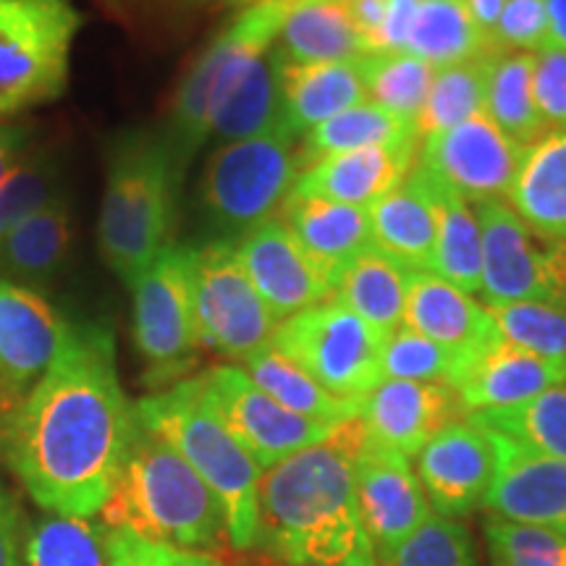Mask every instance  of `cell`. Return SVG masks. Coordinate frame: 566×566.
Returning a JSON list of instances; mask_svg holds the SVG:
<instances>
[{"label":"cell","instance_id":"6da1fadb","mask_svg":"<svg viewBox=\"0 0 566 566\" xmlns=\"http://www.w3.org/2000/svg\"><path fill=\"white\" fill-rule=\"evenodd\" d=\"M137 428L113 336L84 325L21 401L6 459L34 504L90 520L116 491Z\"/></svg>","mask_w":566,"mask_h":566},{"label":"cell","instance_id":"7a4b0ae2","mask_svg":"<svg viewBox=\"0 0 566 566\" xmlns=\"http://www.w3.org/2000/svg\"><path fill=\"white\" fill-rule=\"evenodd\" d=\"M363 415L260 478L258 541L283 566H378L357 504Z\"/></svg>","mask_w":566,"mask_h":566},{"label":"cell","instance_id":"3957f363","mask_svg":"<svg viewBox=\"0 0 566 566\" xmlns=\"http://www.w3.org/2000/svg\"><path fill=\"white\" fill-rule=\"evenodd\" d=\"M101 516L108 530H129L168 548L212 554L229 543L226 514L216 493L171 443L142 422Z\"/></svg>","mask_w":566,"mask_h":566},{"label":"cell","instance_id":"277c9868","mask_svg":"<svg viewBox=\"0 0 566 566\" xmlns=\"http://www.w3.org/2000/svg\"><path fill=\"white\" fill-rule=\"evenodd\" d=\"M134 412L147 430L179 451L184 462L221 501L229 546L252 548L258 541L263 470L216 415L205 394L202 375L145 396L134 405Z\"/></svg>","mask_w":566,"mask_h":566},{"label":"cell","instance_id":"5b68a950","mask_svg":"<svg viewBox=\"0 0 566 566\" xmlns=\"http://www.w3.org/2000/svg\"><path fill=\"white\" fill-rule=\"evenodd\" d=\"M181 176L166 139L150 132L126 134L113 147L97 221L103 260L134 286L171 242Z\"/></svg>","mask_w":566,"mask_h":566},{"label":"cell","instance_id":"8992f818","mask_svg":"<svg viewBox=\"0 0 566 566\" xmlns=\"http://www.w3.org/2000/svg\"><path fill=\"white\" fill-rule=\"evenodd\" d=\"M292 9L294 0H252L189 66L176 90L168 129L163 137L181 179L205 139L210 137L212 113L231 95L252 63L279 42L283 21Z\"/></svg>","mask_w":566,"mask_h":566},{"label":"cell","instance_id":"52a82bcc","mask_svg":"<svg viewBox=\"0 0 566 566\" xmlns=\"http://www.w3.org/2000/svg\"><path fill=\"white\" fill-rule=\"evenodd\" d=\"M294 142L296 137L279 124L260 137L221 145L210 155L200 181V210L216 239L237 244L279 216L300 176Z\"/></svg>","mask_w":566,"mask_h":566},{"label":"cell","instance_id":"ba28073f","mask_svg":"<svg viewBox=\"0 0 566 566\" xmlns=\"http://www.w3.org/2000/svg\"><path fill=\"white\" fill-rule=\"evenodd\" d=\"M80 30L74 0H0V116L63 95Z\"/></svg>","mask_w":566,"mask_h":566},{"label":"cell","instance_id":"9c48e42d","mask_svg":"<svg viewBox=\"0 0 566 566\" xmlns=\"http://www.w3.org/2000/svg\"><path fill=\"white\" fill-rule=\"evenodd\" d=\"M386 342L363 317L331 296L279 323L271 346L331 394L363 401L384 384Z\"/></svg>","mask_w":566,"mask_h":566},{"label":"cell","instance_id":"30bf717a","mask_svg":"<svg viewBox=\"0 0 566 566\" xmlns=\"http://www.w3.org/2000/svg\"><path fill=\"white\" fill-rule=\"evenodd\" d=\"M189 260L192 244H168L132 286L134 344L147 365V384L158 391L187 378L202 349Z\"/></svg>","mask_w":566,"mask_h":566},{"label":"cell","instance_id":"8fae6325","mask_svg":"<svg viewBox=\"0 0 566 566\" xmlns=\"http://www.w3.org/2000/svg\"><path fill=\"white\" fill-rule=\"evenodd\" d=\"M189 268L202 349L244 363L273 342L279 321L247 275L237 244L226 239L192 244Z\"/></svg>","mask_w":566,"mask_h":566},{"label":"cell","instance_id":"7c38bea8","mask_svg":"<svg viewBox=\"0 0 566 566\" xmlns=\"http://www.w3.org/2000/svg\"><path fill=\"white\" fill-rule=\"evenodd\" d=\"M472 210L483 233V302H562L566 242L530 229L504 200L472 202Z\"/></svg>","mask_w":566,"mask_h":566},{"label":"cell","instance_id":"4fadbf2b","mask_svg":"<svg viewBox=\"0 0 566 566\" xmlns=\"http://www.w3.org/2000/svg\"><path fill=\"white\" fill-rule=\"evenodd\" d=\"M202 384L216 415L263 472L296 451L325 441L336 428L289 412L239 365L212 367L202 373Z\"/></svg>","mask_w":566,"mask_h":566},{"label":"cell","instance_id":"5bb4252c","mask_svg":"<svg viewBox=\"0 0 566 566\" xmlns=\"http://www.w3.org/2000/svg\"><path fill=\"white\" fill-rule=\"evenodd\" d=\"M527 147L516 145L488 113L467 118L454 129L422 139L420 166L457 189L464 200L509 197Z\"/></svg>","mask_w":566,"mask_h":566},{"label":"cell","instance_id":"9a60e30c","mask_svg":"<svg viewBox=\"0 0 566 566\" xmlns=\"http://www.w3.org/2000/svg\"><path fill=\"white\" fill-rule=\"evenodd\" d=\"M417 478L430 506L443 520H464L491 493L499 449L493 436L472 422H457L422 446Z\"/></svg>","mask_w":566,"mask_h":566},{"label":"cell","instance_id":"2e32d148","mask_svg":"<svg viewBox=\"0 0 566 566\" xmlns=\"http://www.w3.org/2000/svg\"><path fill=\"white\" fill-rule=\"evenodd\" d=\"M357 504L375 562H384L430 520L428 495L405 454L370 441L357 459Z\"/></svg>","mask_w":566,"mask_h":566},{"label":"cell","instance_id":"e0dca14e","mask_svg":"<svg viewBox=\"0 0 566 566\" xmlns=\"http://www.w3.org/2000/svg\"><path fill=\"white\" fill-rule=\"evenodd\" d=\"M359 415L370 441L409 459L420 454L422 446L441 430L464 422L470 409L449 384L384 380L365 396Z\"/></svg>","mask_w":566,"mask_h":566},{"label":"cell","instance_id":"ac0fdd59","mask_svg":"<svg viewBox=\"0 0 566 566\" xmlns=\"http://www.w3.org/2000/svg\"><path fill=\"white\" fill-rule=\"evenodd\" d=\"M491 436L499 449V467L483 501L488 516L566 535V459L537 454L499 433Z\"/></svg>","mask_w":566,"mask_h":566},{"label":"cell","instance_id":"d6986e66","mask_svg":"<svg viewBox=\"0 0 566 566\" xmlns=\"http://www.w3.org/2000/svg\"><path fill=\"white\" fill-rule=\"evenodd\" d=\"M237 252L279 323L334 296L328 281L279 216L239 239Z\"/></svg>","mask_w":566,"mask_h":566},{"label":"cell","instance_id":"ffe728a7","mask_svg":"<svg viewBox=\"0 0 566 566\" xmlns=\"http://www.w3.org/2000/svg\"><path fill=\"white\" fill-rule=\"evenodd\" d=\"M558 384H566V367L535 357L504 336L454 354L449 378V386L457 388L470 412L522 405Z\"/></svg>","mask_w":566,"mask_h":566},{"label":"cell","instance_id":"44dd1931","mask_svg":"<svg viewBox=\"0 0 566 566\" xmlns=\"http://www.w3.org/2000/svg\"><path fill=\"white\" fill-rule=\"evenodd\" d=\"M71 328L40 292L0 275V378L30 394L66 346Z\"/></svg>","mask_w":566,"mask_h":566},{"label":"cell","instance_id":"7402d4cb","mask_svg":"<svg viewBox=\"0 0 566 566\" xmlns=\"http://www.w3.org/2000/svg\"><path fill=\"white\" fill-rule=\"evenodd\" d=\"M420 139L328 155L296 176L292 195L370 208L415 171Z\"/></svg>","mask_w":566,"mask_h":566},{"label":"cell","instance_id":"603a6c76","mask_svg":"<svg viewBox=\"0 0 566 566\" xmlns=\"http://www.w3.org/2000/svg\"><path fill=\"white\" fill-rule=\"evenodd\" d=\"M279 218L328 281L331 292H336V283L346 268L373 247L367 208L289 195Z\"/></svg>","mask_w":566,"mask_h":566},{"label":"cell","instance_id":"cb8c5ba5","mask_svg":"<svg viewBox=\"0 0 566 566\" xmlns=\"http://www.w3.org/2000/svg\"><path fill=\"white\" fill-rule=\"evenodd\" d=\"M373 247L415 273L433 271L438 208L430 174L417 163L394 192L380 197L370 208Z\"/></svg>","mask_w":566,"mask_h":566},{"label":"cell","instance_id":"d4e9b609","mask_svg":"<svg viewBox=\"0 0 566 566\" xmlns=\"http://www.w3.org/2000/svg\"><path fill=\"white\" fill-rule=\"evenodd\" d=\"M401 325L446 346L451 354H464L501 336L483 304L436 273H412Z\"/></svg>","mask_w":566,"mask_h":566},{"label":"cell","instance_id":"484cf974","mask_svg":"<svg viewBox=\"0 0 566 566\" xmlns=\"http://www.w3.org/2000/svg\"><path fill=\"white\" fill-rule=\"evenodd\" d=\"M363 61V59H359ZM289 63L281 74V126L302 137L367 101L363 63Z\"/></svg>","mask_w":566,"mask_h":566},{"label":"cell","instance_id":"4316f807","mask_svg":"<svg viewBox=\"0 0 566 566\" xmlns=\"http://www.w3.org/2000/svg\"><path fill=\"white\" fill-rule=\"evenodd\" d=\"M71 205L69 197L61 195L0 239V275L38 292L61 273L71 252Z\"/></svg>","mask_w":566,"mask_h":566},{"label":"cell","instance_id":"83f0119b","mask_svg":"<svg viewBox=\"0 0 566 566\" xmlns=\"http://www.w3.org/2000/svg\"><path fill=\"white\" fill-rule=\"evenodd\" d=\"M509 202L530 229L566 242V132H551L527 147Z\"/></svg>","mask_w":566,"mask_h":566},{"label":"cell","instance_id":"f1b7e54d","mask_svg":"<svg viewBox=\"0 0 566 566\" xmlns=\"http://www.w3.org/2000/svg\"><path fill=\"white\" fill-rule=\"evenodd\" d=\"M279 48L289 63H346L365 59V42L344 0H294Z\"/></svg>","mask_w":566,"mask_h":566},{"label":"cell","instance_id":"f546056e","mask_svg":"<svg viewBox=\"0 0 566 566\" xmlns=\"http://www.w3.org/2000/svg\"><path fill=\"white\" fill-rule=\"evenodd\" d=\"M415 271L399 265L380 250H365L336 283L334 300L357 313L384 338H391L405 323L409 279Z\"/></svg>","mask_w":566,"mask_h":566},{"label":"cell","instance_id":"4dcf8cb0","mask_svg":"<svg viewBox=\"0 0 566 566\" xmlns=\"http://www.w3.org/2000/svg\"><path fill=\"white\" fill-rule=\"evenodd\" d=\"M286 66L279 42L252 63L231 95L218 105L210 137L221 145L260 137L281 124V74Z\"/></svg>","mask_w":566,"mask_h":566},{"label":"cell","instance_id":"1f68e13d","mask_svg":"<svg viewBox=\"0 0 566 566\" xmlns=\"http://www.w3.org/2000/svg\"><path fill=\"white\" fill-rule=\"evenodd\" d=\"M405 53L430 63L433 69L504 55L475 24L464 0H420Z\"/></svg>","mask_w":566,"mask_h":566},{"label":"cell","instance_id":"d6a6232c","mask_svg":"<svg viewBox=\"0 0 566 566\" xmlns=\"http://www.w3.org/2000/svg\"><path fill=\"white\" fill-rule=\"evenodd\" d=\"M239 367L281 407L310 417V420L338 424L363 412V401L342 399V396L331 394L328 388L317 384L313 375L304 373L300 365L292 363L286 354H281L271 344L250 354L244 363H239Z\"/></svg>","mask_w":566,"mask_h":566},{"label":"cell","instance_id":"836d02e7","mask_svg":"<svg viewBox=\"0 0 566 566\" xmlns=\"http://www.w3.org/2000/svg\"><path fill=\"white\" fill-rule=\"evenodd\" d=\"M428 171V168H424ZM430 174V171H428ZM436 208H438V239L433 271L462 289L464 294H480L483 286V233L472 202H467L457 189L430 174Z\"/></svg>","mask_w":566,"mask_h":566},{"label":"cell","instance_id":"e575fe53","mask_svg":"<svg viewBox=\"0 0 566 566\" xmlns=\"http://www.w3.org/2000/svg\"><path fill=\"white\" fill-rule=\"evenodd\" d=\"M409 139H420L415 122L394 116L391 111L380 108L375 103H363L357 108L342 113V116L328 118V122L304 132L300 137V147H296V166H300L302 174L304 168H310L321 158H328V155Z\"/></svg>","mask_w":566,"mask_h":566},{"label":"cell","instance_id":"d590c367","mask_svg":"<svg viewBox=\"0 0 566 566\" xmlns=\"http://www.w3.org/2000/svg\"><path fill=\"white\" fill-rule=\"evenodd\" d=\"M485 113L522 147H533L551 134L535 103V53L512 51L493 61Z\"/></svg>","mask_w":566,"mask_h":566},{"label":"cell","instance_id":"8d00e7d4","mask_svg":"<svg viewBox=\"0 0 566 566\" xmlns=\"http://www.w3.org/2000/svg\"><path fill=\"white\" fill-rule=\"evenodd\" d=\"M467 422L527 446L537 454L566 459V384L548 388L522 405L470 412Z\"/></svg>","mask_w":566,"mask_h":566},{"label":"cell","instance_id":"74e56055","mask_svg":"<svg viewBox=\"0 0 566 566\" xmlns=\"http://www.w3.org/2000/svg\"><path fill=\"white\" fill-rule=\"evenodd\" d=\"M493 61L495 59H478L436 71L420 116H417L420 139L454 129L467 118L485 113Z\"/></svg>","mask_w":566,"mask_h":566},{"label":"cell","instance_id":"f35d334b","mask_svg":"<svg viewBox=\"0 0 566 566\" xmlns=\"http://www.w3.org/2000/svg\"><path fill=\"white\" fill-rule=\"evenodd\" d=\"M367 97L394 116L417 124L433 82V66L409 53H373L363 61Z\"/></svg>","mask_w":566,"mask_h":566},{"label":"cell","instance_id":"ab89813d","mask_svg":"<svg viewBox=\"0 0 566 566\" xmlns=\"http://www.w3.org/2000/svg\"><path fill=\"white\" fill-rule=\"evenodd\" d=\"M27 566H108V527L53 514L27 543Z\"/></svg>","mask_w":566,"mask_h":566},{"label":"cell","instance_id":"60d3db41","mask_svg":"<svg viewBox=\"0 0 566 566\" xmlns=\"http://www.w3.org/2000/svg\"><path fill=\"white\" fill-rule=\"evenodd\" d=\"M485 310L509 344L566 367V302L485 304Z\"/></svg>","mask_w":566,"mask_h":566},{"label":"cell","instance_id":"b9f144b4","mask_svg":"<svg viewBox=\"0 0 566 566\" xmlns=\"http://www.w3.org/2000/svg\"><path fill=\"white\" fill-rule=\"evenodd\" d=\"M61 189V160L53 153L38 150L27 160H19V166L0 184V239L59 200Z\"/></svg>","mask_w":566,"mask_h":566},{"label":"cell","instance_id":"7bdbcfd3","mask_svg":"<svg viewBox=\"0 0 566 566\" xmlns=\"http://www.w3.org/2000/svg\"><path fill=\"white\" fill-rule=\"evenodd\" d=\"M483 530L491 566H566L564 533L495 516H488Z\"/></svg>","mask_w":566,"mask_h":566},{"label":"cell","instance_id":"ee69618b","mask_svg":"<svg viewBox=\"0 0 566 566\" xmlns=\"http://www.w3.org/2000/svg\"><path fill=\"white\" fill-rule=\"evenodd\" d=\"M378 566H478V551L464 525L430 516Z\"/></svg>","mask_w":566,"mask_h":566},{"label":"cell","instance_id":"f6af8a7d","mask_svg":"<svg viewBox=\"0 0 566 566\" xmlns=\"http://www.w3.org/2000/svg\"><path fill=\"white\" fill-rule=\"evenodd\" d=\"M454 354L428 336L401 325L384 346V380L449 384Z\"/></svg>","mask_w":566,"mask_h":566},{"label":"cell","instance_id":"bcb514c9","mask_svg":"<svg viewBox=\"0 0 566 566\" xmlns=\"http://www.w3.org/2000/svg\"><path fill=\"white\" fill-rule=\"evenodd\" d=\"M548 38L551 27L546 0H506L493 32V42L499 53H537L543 45H548Z\"/></svg>","mask_w":566,"mask_h":566},{"label":"cell","instance_id":"7dc6e473","mask_svg":"<svg viewBox=\"0 0 566 566\" xmlns=\"http://www.w3.org/2000/svg\"><path fill=\"white\" fill-rule=\"evenodd\" d=\"M108 566H223L216 554L158 546L129 530H108Z\"/></svg>","mask_w":566,"mask_h":566},{"label":"cell","instance_id":"c3c4849f","mask_svg":"<svg viewBox=\"0 0 566 566\" xmlns=\"http://www.w3.org/2000/svg\"><path fill=\"white\" fill-rule=\"evenodd\" d=\"M535 103L548 132H566V48L548 42L535 53Z\"/></svg>","mask_w":566,"mask_h":566},{"label":"cell","instance_id":"681fc988","mask_svg":"<svg viewBox=\"0 0 566 566\" xmlns=\"http://www.w3.org/2000/svg\"><path fill=\"white\" fill-rule=\"evenodd\" d=\"M417 11H420V0H391L375 53H405Z\"/></svg>","mask_w":566,"mask_h":566},{"label":"cell","instance_id":"f907efd6","mask_svg":"<svg viewBox=\"0 0 566 566\" xmlns=\"http://www.w3.org/2000/svg\"><path fill=\"white\" fill-rule=\"evenodd\" d=\"M0 566L21 564V514L13 495L0 485Z\"/></svg>","mask_w":566,"mask_h":566},{"label":"cell","instance_id":"816d5d0a","mask_svg":"<svg viewBox=\"0 0 566 566\" xmlns=\"http://www.w3.org/2000/svg\"><path fill=\"white\" fill-rule=\"evenodd\" d=\"M344 3L346 9H349V17L354 21V27H357L359 38L365 42L367 55H373L391 0H344Z\"/></svg>","mask_w":566,"mask_h":566},{"label":"cell","instance_id":"f5cc1de1","mask_svg":"<svg viewBox=\"0 0 566 566\" xmlns=\"http://www.w3.org/2000/svg\"><path fill=\"white\" fill-rule=\"evenodd\" d=\"M21 401H24V394L13 388L9 380L0 378V454H6V449H9Z\"/></svg>","mask_w":566,"mask_h":566},{"label":"cell","instance_id":"db71d44e","mask_svg":"<svg viewBox=\"0 0 566 566\" xmlns=\"http://www.w3.org/2000/svg\"><path fill=\"white\" fill-rule=\"evenodd\" d=\"M464 6H467V11L472 13V19H475V24L480 27V30H483L488 38L493 40L495 24H499L506 0H464Z\"/></svg>","mask_w":566,"mask_h":566},{"label":"cell","instance_id":"11a10c76","mask_svg":"<svg viewBox=\"0 0 566 566\" xmlns=\"http://www.w3.org/2000/svg\"><path fill=\"white\" fill-rule=\"evenodd\" d=\"M19 132L3 129V126H0V184H3L6 176L19 166Z\"/></svg>","mask_w":566,"mask_h":566},{"label":"cell","instance_id":"9f6ffc18","mask_svg":"<svg viewBox=\"0 0 566 566\" xmlns=\"http://www.w3.org/2000/svg\"><path fill=\"white\" fill-rule=\"evenodd\" d=\"M548 27H551V45L566 48V0H546Z\"/></svg>","mask_w":566,"mask_h":566},{"label":"cell","instance_id":"6f0895ef","mask_svg":"<svg viewBox=\"0 0 566 566\" xmlns=\"http://www.w3.org/2000/svg\"><path fill=\"white\" fill-rule=\"evenodd\" d=\"M200 3H237V6H247L252 0H200Z\"/></svg>","mask_w":566,"mask_h":566},{"label":"cell","instance_id":"680465c9","mask_svg":"<svg viewBox=\"0 0 566 566\" xmlns=\"http://www.w3.org/2000/svg\"><path fill=\"white\" fill-rule=\"evenodd\" d=\"M562 302H566V294H564V300H562Z\"/></svg>","mask_w":566,"mask_h":566}]
</instances>
